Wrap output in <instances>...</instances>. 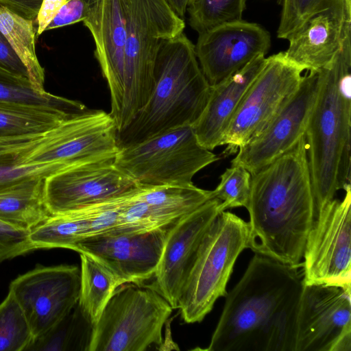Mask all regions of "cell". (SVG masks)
I'll use <instances>...</instances> for the list:
<instances>
[{
  "instance_id": "obj_36",
  "label": "cell",
  "mask_w": 351,
  "mask_h": 351,
  "mask_svg": "<svg viewBox=\"0 0 351 351\" xmlns=\"http://www.w3.org/2000/svg\"><path fill=\"white\" fill-rule=\"evenodd\" d=\"M47 132L0 137V161L22 160L43 142Z\"/></svg>"
},
{
  "instance_id": "obj_1",
  "label": "cell",
  "mask_w": 351,
  "mask_h": 351,
  "mask_svg": "<svg viewBox=\"0 0 351 351\" xmlns=\"http://www.w3.org/2000/svg\"><path fill=\"white\" fill-rule=\"evenodd\" d=\"M302 265L254 254L229 293L208 351H295Z\"/></svg>"
},
{
  "instance_id": "obj_22",
  "label": "cell",
  "mask_w": 351,
  "mask_h": 351,
  "mask_svg": "<svg viewBox=\"0 0 351 351\" xmlns=\"http://www.w3.org/2000/svg\"><path fill=\"white\" fill-rule=\"evenodd\" d=\"M266 60L265 56H258L226 80L211 86L207 104L192 125L201 146L210 151L221 146L230 120Z\"/></svg>"
},
{
  "instance_id": "obj_13",
  "label": "cell",
  "mask_w": 351,
  "mask_h": 351,
  "mask_svg": "<svg viewBox=\"0 0 351 351\" xmlns=\"http://www.w3.org/2000/svg\"><path fill=\"white\" fill-rule=\"evenodd\" d=\"M80 269L75 265H37L9 286L30 327L33 337L43 334L77 304Z\"/></svg>"
},
{
  "instance_id": "obj_4",
  "label": "cell",
  "mask_w": 351,
  "mask_h": 351,
  "mask_svg": "<svg viewBox=\"0 0 351 351\" xmlns=\"http://www.w3.org/2000/svg\"><path fill=\"white\" fill-rule=\"evenodd\" d=\"M210 89L195 45L182 32L164 40L157 53L149 98L128 125L117 132L119 148L193 125L207 104Z\"/></svg>"
},
{
  "instance_id": "obj_25",
  "label": "cell",
  "mask_w": 351,
  "mask_h": 351,
  "mask_svg": "<svg viewBox=\"0 0 351 351\" xmlns=\"http://www.w3.org/2000/svg\"><path fill=\"white\" fill-rule=\"evenodd\" d=\"M80 290L78 306L94 325L118 287L121 285L106 267L93 257L80 253Z\"/></svg>"
},
{
  "instance_id": "obj_9",
  "label": "cell",
  "mask_w": 351,
  "mask_h": 351,
  "mask_svg": "<svg viewBox=\"0 0 351 351\" xmlns=\"http://www.w3.org/2000/svg\"><path fill=\"white\" fill-rule=\"evenodd\" d=\"M304 70L284 51L267 58L230 120L221 140L224 156L257 136L299 88Z\"/></svg>"
},
{
  "instance_id": "obj_21",
  "label": "cell",
  "mask_w": 351,
  "mask_h": 351,
  "mask_svg": "<svg viewBox=\"0 0 351 351\" xmlns=\"http://www.w3.org/2000/svg\"><path fill=\"white\" fill-rule=\"evenodd\" d=\"M128 0H98L82 22L95 43V55L110 94V114L121 103L123 57L127 37Z\"/></svg>"
},
{
  "instance_id": "obj_29",
  "label": "cell",
  "mask_w": 351,
  "mask_h": 351,
  "mask_svg": "<svg viewBox=\"0 0 351 351\" xmlns=\"http://www.w3.org/2000/svg\"><path fill=\"white\" fill-rule=\"evenodd\" d=\"M0 102L21 103L85 112L84 104L47 91L40 93L33 87L28 77L13 74L0 67Z\"/></svg>"
},
{
  "instance_id": "obj_39",
  "label": "cell",
  "mask_w": 351,
  "mask_h": 351,
  "mask_svg": "<svg viewBox=\"0 0 351 351\" xmlns=\"http://www.w3.org/2000/svg\"><path fill=\"white\" fill-rule=\"evenodd\" d=\"M43 0H0V6L27 20L34 21Z\"/></svg>"
},
{
  "instance_id": "obj_15",
  "label": "cell",
  "mask_w": 351,
  "mask_h": 351,
  "mask_svg": "<svg viewBox=\"0 0 351 351\" xmlns=\"http://www.w3.org/2000/svg\"><path fill=\"white\" fill-rule=\"evenodd\" d=\"M114 160L90 162L47 176L45 198L51 215L81 210L136 189L138 184Z\"/></svg>"
},
{
  "instance_id": "obj_11",
  "label": "cell",
  "mask_w": 351,
  "mask_h": 351,
  "mask_svg": "<svg viewBox=\"0 0 351 351\" xmlns=\"http://www.w3.org/2000/svg\"><path fill=\"white\" fill-rule=\"evenodd\" d=\"M351 350V286L304 283L295 351Z\"/></svg>"
},
{
  "instance_id": "obj_30",
  "label": "cell",
  "mask_w": 351,
  "mask_h": 351,
  "mask_svg": "<svg viewBox=\"0 0 351 351\" xmlns=\"http://www.w3.org/2000/svg\"><path fill=\"white\" fill-rule=\"evenodd\" d=\"M246 0H193L187 10L189 24L199 33L242 19Z\"/></svg>"
},
{
  "instance_id": "obj_24",
  "label": "cell",
  "mask_w": 351,
  "mask_h": 351,
  "mask_svg": "<svg viewBox=\"0 0 351 351\" xmlns=\"http://www.w3.org/2000/svg\"><path fill=\"white\" fill-rule=\"evenodd\" d=\"M87 111L0 102V137L45 133Z\"/></svg>"
},
{
  "instance_id": "obj_27",
  "label": "cell",
  "mask_w": 351,
  "mask_h": 351,
  "mask_svg": "<svg viewBox=\"0 0 351 351\" xmlns=\"http://www.w3.org/2000/svg\"><path fill=\"white\" fill-rule=\"evenodd\" d=\"M90 222L87 208L52 215L30 232L29 240L36 250H73L78 242L90 236Z\"/></svg>"
},
{
  "instance_id": "obj_41",
  "label": "cell",
  "mask_w": 351,
  "mask_h": 351,
  "mask_svg": "<svg viewBox=\"0 0 351 351\" xmlns=\"http://www.w3.org/2000/svg\"><path fill=\"white\" fill-rule=\"evenodd\" d=\"M172 10L180 18H183L189 5L193 0H165Z\"/></svg>"
},
{
  "instance_id": "obj_32",
  "label": "cell",
  "mask_w": 351,
  "mask_h": 351,
  "mask_svg": "<svg viewBox=\"0 0 351 351\" xmlns=\"http://www.w3.org/2000/svg\"><path fill=\"white\" fill-rule=\"evenodd\" d=\"M251 173L243 166L231 165L220 176V182L212 191L213 198L221 201L223 210L246 208L250 193Z\"/></svg>"
},
{
  "instance_id": "obj_14",
  "label": "cell",
  "mask_w": 351,
  "mask_h": 351,
  "mask_svg": "<svg viewBox=\"0 0 351 351\" xmlns=\"http://www.w3.org/2000/svg\"><path fill=\"white\" fill-rule=\"evenodd\" d=\"M171 225L137 233L112 229L82 239L73 250L95 258L121 285L143 284L154 276Z\"/></svg>"
},
{
  "instance_id": "obj_10",
  "label": "cell",
  "mask_w": 351,
  "mask_h": 351,
  "mask_svg": "<svg viewBox=\"0 0 351 351\" xmlns=\"http://www.w3.org/2000/svg\"><path fill=\"white\" fill-rule=\"evenodd\" d=\"M316 215L308 232L302 263L304 283L351 286V187Z\"/></svg>"
},
{
  "instance_id": "obj_26",
  "label": "cell",
  "mask_w": 351,
  "mask_h": 351,
  "mask_svg": "<svg viewBox=\"0 0 351 351\" xmlns=\"http://www.w3.org/2000/svg\"><path fill=\"white\" fill-rule=\"evenodd\" d=\"M0 32L25 66L34 89L45 92V69L36 53L34 21L23 19L0 6Z\"/></svg>"
},
{
  "instance_id": "obj_35",
  "label": "cell",
  "mask_w": 351,
  "mask_h": 351,
  "mask_svg": "<svg viewBox=\"0 0 351 351\" xmlns=\"http://www.w3.org/2000/svg\"><path fill=\"white\" fill-rule=\"evenodd\" d=\"M29 233L0 219V262L36 250L29 240Z\"/></svg>"
},
{
  "instance_id": "obj_2",
  "label": "cell",
  "mask_w": 351,
  "mask_h": 351,
  "mask_svg": "<svg viewBox=\"0 0 351 351\" xmlns=\"http://www.w3.org/2000/svg\"><path fill=\"white\" fill-rule=\"evenodd\" d=\"M247 248L284 264L302 265L315 218L305 135L251 174Z\"/></svg>"
},
{
  "instance_id": "obj_20",
  "label": "cell",
  "mask_w": 351,
  "mask_h": 351,
  "mask_svg": "<svg viewBox=\"0 0 351 351\" xmlns=\"http://www.w3.org/2000/svg\"><path fill=\"white\" fill-rule=\"evenodd\" d=\"M351 32V0L343 1L308 19L288 38L285 56L304 71L330 64Z\"/></svg>"
},
{
  "instance_id": "obj_7",
  "label": "cell",
  "mask_w": 351,
  "mask_h": 351,
  "mask_svg": "<svg viewBox=\"0 0 351 351\" xmlns=\"http://www.w3.org/2000/svg\"><path fill=\"white\" fill-rule=\"evenodd\" d=\"M173 310L152 284L121 285L93 325L88 351H145L160 346Z\"/></svg>"
},
{
  "instance_id": "obj_23",
  "label": "cell",
  "mask_w": 351,
  "mask_h": 351,
  "mask_svg": "<svg viewBox=\"0 0 351 351\" xmlns=\"http://www.w3.org/2000/svg\"><path fill=\"white\" fill-rule=\"evenodd\" d=\"M30 177L0 186V219L31 232L52 215L45 198V178Z\"/></svg>"
},
{
  "instance_id": "obj_3",
  "label": "cell",
  "mask_w": 351,
  "mask_h": 351,
  "mask_svg": "<svg viewBox=\"0 0 351 351\" xmlns=\"http://www.w3.org/2000/svg\"><path fill=\"white\" fill-rule=\"evenodd\" d=\"M318 72L319 90L304 134L315 216L350 184L351 33Z\"/></svg>"
},
{
  "instance_id": "obj_28",
  "label": "cell",
  "mask_w": 351,
  "mask_h": 351,
  "mask_svg": "<svg viewBox=\"0 0 351 351\" xmlns=\"http://www.w3.org/2000/svg\"><path fill=\"white\" fill-rule=\"evenodd\" d=\"M93 328L77 304L50 329L34 338L25 351H88Z\"/></svg>"
},
{
  "instance_id": "obj_34",
  "label": "cell",
  "mask_w": 351,
  "mask_h": 351,
  "mask_svg": "<svg viewBox=\"0 0 351 351\" xmlns=\"http://www.w3.org/2000/svg\"><path fill=\"white\" fill-rule=\"evenodd\" d=\"M65 168L55 162H27L21 159L0 161V186L30 177H47Z\"/></svg>"
},
{
  "instance_id": "obj_18",
  "label": "cell",
  "mask_w": 351,
  "mask_h": 351,
  "mask_svg": "<svg viewBox=\"0 0 351 351\" xmlns=\"http://www.w3.org/2000/svg\"><path fill=\"white\" fill-rule=\"evenodd\" d=\"M222 211L221 201L213 198L171 226L152 284L173 309L178 308L182 289L206 232Z\"/></svg>"
},
{
  "instance_id": "obj_6",
  "label": "cell",
  "mask_w": 351,
  "mask_h": 351,
  "mask_svg": "<svg viewBox=\"0 0 351 351\" xmlns=\"http://www.w3.org/2000/svg\"><path fill=\"white\" fill-rule=\"evenodd\" d=\"M248 222L222 211L206 232L178 301L182 320L202 322L226 287L240 254L247 248Z\"/></svg>"
},
{
  "instance_id": "obj_17",
  "label": "cell",
  "mask_w": 351,
  "mask_h": 351,
  "mask_svg": "<svg viewBox=\"0 0 351 351\" xmlns=\"http://www.w3.org/2000/svg\"><path fill=\"white\" fill-rule=\"evenodd\" d=\"M271 46L270 34L261 25L243 19L199 33L195 54L210 86L241 70Z\"/></svg>"
},
{
  "instance_id": "obj_33",
  "label": "cell",
  "mask_w": 351,
  "mask_h": 351,
  "mask_svg": "<svg viewBox=\"0 0 351 351\" xmlns=\"http://www.w3.org/2000/svg\"><path fill=\"white\" fill-rule=\"evenodd\" d=\"M343 1V0H282L277 37L287 40L311 17Z\"/></svg>"
},
{
  "instance_id": "obj_19",
  "label": "cell",
  "mask_w": 351,
  "mask_h": 351,
  "mask_svg": "<svg viewBox=\"0 0 351 351\" xmlns=\"http://www.w3.org/2000/svg\"><path fill=\"white\" fill-rule=\"evenodd\" d=\"M141 186L121 213L123 227L133 232L170 226L213 198L212 191L198 188L193 183Z\"/></svg>"
},
{
  "instance_id": "obj_37",
  "label": "cell",
  "mask_w": 351,
  "mask_h": 351,
  "mask_svg": "<svg viewBox=\"0 0 351 351\" xmlns=\"http://www.w3.org/2000/svg\"><path fill=\"white\" fill-rule=\"evenodd\" d=\"M98 0H66L45 31L83 21Z\"/></svg>"
},
{
  "instance_id": "obj_16",
  "label": "cell",
  "mask_w": 351,
  "mask_h": 351,
  "mask_svg": "<svg viewBox=\"0 0 351 351\" xmlns=\"http://www.w3.org/2000/svg\"><path fill=\"white\" fill-rule=\"evenodd\" d=\"M319 87L318 71L306 73L294 94L257 136L238 149L231 165L252 174L290 149L305 134Z\"/></svg>"
},
{
  "instance_id": "obj_31",
  "label": "cell",
  "mask_w": 351,
  "mask_h": 351,
  "mask_svg": "<svg viewBox=\"0 0 351 351\" xmlns=\"http://www.w3.org/2000/svg\"><path fill=\"white\" fill-rule=\"evenodd\" d=\"M33 339L25 314L9 291L0 304V351H25Z\"/></svg>"
},
{
  "instance_id": "obj_5",
  "label": "cell",
  "mask_w": 351,
  "mask_h": 351,
  "mask_svg": "<svg viewBox=\"0 0 351 351\" xmlns=\"http://www.w3.org/2000/svg\"><path fill=\"white\" fill-rule=\"evenodd\" d=\"M184 27L183 19L165 0H128L123 94L118 109L110 114L118 132L149 98L161 43L183 32Z\"/></svg>"
},
{
  "instance_id": "obj_38",
  "label": "cell",
  "mask_w": 351,
  "mask_h": 351,
  "mask_svg": "<svg viewBox=\"0 0 351 351\" xmlns=\"http://www.w3.org/2000/svg\"><path fill=\"white\" fill-rule=\"evenodd\" d=\"M0 67L16 75L28 77L25 66L1 32Z\"/></svg>"
},
{
  "instance_id": "obj_8",
  "label": "cell",
  "mask_w": 351,
  "mask_h": 351,
  "mask_svg": "<svg viewBox=\"0 0 351 351\" xmlns=\"http://www.w3.org/2000/svg\"><path fill=\"white\" fill-rule=\"evenodd\" d=\"M217 160L186 125L120 148L114 164L138 184L155 186L193 184L198 171Z\"/></svg>"
},
{
  "instance_id": "obj_12",
  "label": "cell",
  "mask_w": 351,
  "mask_h": 351,
  "mask_svg": "<svg viewBox=\"0 0 351 351\" xmlns=\"http://www.w3.org/2000/svg\"><path fill=\"white\" fill-rule=\"evenodd\" d=\"M117 128L110 112L90 109L69 119L51 130L22 160L27 162H55L65 169L114 158L119 149Z\"/></svg>"
},
{
  "instance_id": "obj_40",
  "label": "cell",
  "mask_w": 351,
  "mask_h": 351,
  "mask_svg": "<svg viewBox=\"0 0 351 351\" xmlns=\"http://www.w3.org/2000/svg\"><path fill=\"white\" fill-rule=\"evenodd\" d=\"M66 0H43L36 19L34 20L36 27V36L44 32L47 25L58 14Z\"/></svg>"
}]
</instances>
